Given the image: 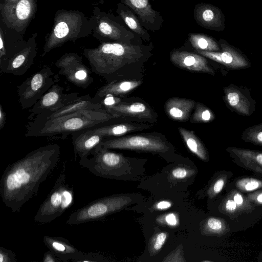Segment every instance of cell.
I'll use <instances>...</instances> for the list:
<instances>
[{
  "label": "cell",
  "mask_w": 262,
  "mask_h": 262,
  "mask_svg": "<svg viewBox=\"0 0 262 262\" xmlns=\"http://www.w3.org/2000/svg\"><path fill=\"white\" fill-rule=\"evenodd\" d=\"M58 81L50 67L44 66L17 86V94L23 110L32 107Z\"/></svg>",
  "instance_id": "52a82bcc"
},
{
  "label": "cell",
  "mask_w": 262,
  "mask_h": 262,
  "mask_svg": "<svg viewBox=\"0 0 262 262\" xmlns=\"http://www.w3.org/2000/svg\"><path fill=\"white\" fill-rule=\"evenodd\" d=\"M132 201L129 196L120 194L95 200L72 212L66 223L70 225H76L100 220L108 214L122 209Z\"/></svg>",
  "instance_id": "8992f818"
},
{
  "label": "cell",
  "mask_w": 262,
  "mask_h": 262,
  "mask_svg": "<svg viewBox=\"0 0 262 262\" xmlns=\"http://www.w3.org/2000/svg\"><path fill=\"white\" fill-rule=\"evenodd\" d=\"M227 98L229 104L234 107L237 106L239 101V96L238 93L235 92L228 93Z\"/></svg>",
  "instance_id": "b9f144b4"
},
{
  "label": "cell",
  "mask_w": 262,
  "mask_h": 262,
  "mask_svg": "<svg viewBox=\"0 0 262 262\" xmlns=\"http://www.w3.org/2000/svg\"><path fill=\"white\" fill-rule=\"evenodd\" d=\"M118 13L127 27L146 41L150 40V35L141 24L138 16L128 7L123 3L118 5Z\"/></svg>",
  "instance_id": "cb8c5ba5"
},
{
  "label": "cell",
  "mask_w": 262,
  "mask_h": 262,
  "mask_svg": "<svg viewBox=\"0 0 262 262\" xmlns=\"http://www.w3.org/2000/svg\"><path fill=\"white\" fill-rule=\"evenodd\" d=\"M178 130L188 149L201 160H208L207 151L195 133L184 127H179Z\"/></svg>",
  "instance_id": "d4e9b609"
},
{
  "label": "cell",
  "mask_w": 262,
  "mask_h": 262,
  "mask_svg": "<svg viewBox=\"0 0 262 262\" xmlns=\"http://www.w3.org/2000/svg\"><path fill=\"white\" fill-rule=\"evenodd\" d=\"M227 151L238 165L262 177V152L235 148Z\"/></svg>",
  "instance_id": "44dd1931"
},
{
  "label": "cell",
  "mask_w": 262,
  "mask_h": 262,
  "mask_svg": "<svg viewBox=\"0 0 262 262\" xmlns=\"http://www.w3.org/2000/svg\"><path fill=\"white\" fill-rule=\"evenodd\" d=\"M232 175L233 173L231 172L225 170L216 173L208 187L207 195L210 199L215 197L221 192L228 180Z\"/></svg>",
  "instance_id": "83f0119b"
},
{
  "label": "cell",
  "mask_w": 262,
  "mask_h": 262,
  "mask_svg": "<svg viewBox=\"0 0 262 262\" xmlns=\"http://www.w3.org/2000/svg\"><path fill=\"white\" fill-rule=\"evenodd\" d=\"M196 103L190 99L173 97L166 102L164 108L171 119L177 121H186L190 117Z\"/></svg>",
  "instance_id": "603a6c76"
},
{
  "label": "cell",
  "mask_w": 262,
  "mask_h": 262,
  "mask_svg": "<svg viewBox=\"0 0 262 262\" xmlns=\"http://www.w3.org/2000/svg\"><path fill=\"white\" fill-rule=\"evenodd\" d=\"M172 203L171 202L163 200L157 203L154 205V209L157 210H165L171 207Z\"/></svg>",
  "instance_id": "ee69618b"
},
{
  "label": "cell",
  "mask_w": 262,
  "mask_h": 262,
  "mask_svg": "<svg viewBox=\"0 0 262 262\" xmlns=\"http://www.w3.org/2000/svg\"><path fill=\"white\" fill-rule=\"evenodd\" d=\"M153 124L143 122L114 123L88 128L105 139L121 137L127 133L151 128Z\"/></svg>",
  "instance_id": "d6986e66"
},
{
  "label": "cell",
  "mask_w": 262,
  "mask_h": 262,
  "mask_svg": "<svg viewBox=\"0 0 262 262\" xmlns=\"http://www.w3.org/2000/svg\"><path fill=\"white\" fill-rule=\"evenodd\" d=\"M74 191L67 183L64 172L61 173L47 198L34 217L40 223L51 222L61 216L74 202Z\"/></svg>",
  "instance_id": "277c9868"
},
{
  "label": "cell",
  "mask_w": 262,
  "mask_h": 262,
  "mask_svg": "<svg viewBox=\"0 0 262 262\" xmlns=\"http://www.w3.org/2000/svg\"><path fill=\"white\" fill-rule=\"evenodd\" d=\"M6 121V113L3 110L2 105H0V129L4 127Z\"/></svg>",
  "instance_id": "f6af8a7d"
},
{
  "label": "cell",
  "mask_w": 262,
  "mask_h": 262,
  "mask_svg": "<svg viewBox=\"0 0 262 262\" xmlns=\"http://www.w3.org/2000/svg\"><path fill=\"white\" fill-rule=\"evenodd\" d=\"M34 56V51L30 49L16 53L5 63L0 65L1 72L23 76L33 64Z\"/></svg>",
  "instance_id": "ffe728a7"
},
{
  "label": "cell",
  "mask_w": 262,
  "mask_h": 262,
  "mask_svg": "<svg viewBox=\"0 0 262 262\" xmlns=\"http://www.w3.org/2000/svg\"><path fill=\"white\" fill-rule=\"evenodd\" d=\"M255 140L258 143L262 144V131L258 132L255 136Z\"/></svg>",
  "instance_id": "bcb514c9"
},
{
  "label": "cell",
  "mask_w": 262,
  "mask_h": 262,
  "mask_svg": "<svg viewBox=\"0 0 262 262\" xmlns=\"http://www.w3.org/2000/svg\"><path fill=\"white\" fill-rule=\"evenodd\" d=\"M188 41L194 50L211 52L221 51L219 42L206 34L199 33H189Z\"/></svg>",
  "instance_id": "484cf974"
},
{
  "label": "cell",
  "mask_w": 262,
  "mask_h": 262,
  "mask_svg": "<svg viewBox=\"0 0 262 262\" xmlns=\"http://www.w3.org/2000/svg\"><path fill=\"white\" fill-rule=\"evenodd\" d=\"M229 195L236 203L241 213L250 212L255 209V205L249 200L247 196H244L240 191L232 190L230 191Z\"/></svg>",
  "instance_id": "4dcf8cb0"
},
{
  "label": "cell",
  "mask_w": 262,
  "mask_h": 262,
  "mask_svg": "<svg viewBox=\"0 0 262 262\" xmlns=\"http://www.w3.org/2000/svg\"><path fill=\"white\" fill-rule=\"evenodd\" d=\"M100 145L109 149H129L154 152H165L169 148L165 138L152 134L122 136L107 138Z\"/></svg>",
  "instance_id": "ba28073f"
},
{
  "label": "cell",
  "mask_w": 262,
  "mask_h": 262,
  "mask_svg": "<svg viewBox=\"0 0 262 262\" xmlns=\"http://www.w3.org/2000/svg\"><path fill=\"white\" fill-rule=\"evenodd\" d=\"M55 66L59 69L58 75L64 76L68 81L78 87L86 89L94 82L92 71L78 55H65L56 62Z\"/></svg>",
  "instance_id": "30bf717a"
},
{
  "label": "cell",
  "mask_w": 262,
  "mask_h": 262,
  "mask_svg": "<svg viewBox=\"0 0 262 262\" xmlns=\"http://www.w3.org/2000/svg\"><path fill=\"white\" fill-rule=\"evenodd\" d=\"M259 258L261 259V260H259V261H262V256H261V258Z\"/></svg>",
  "instance_id": "c3c4849f"
},
{
  "label": "cell",
  "mask_w": 262,
  "mask_h": 262,
  "mask_svg": "<svg viewBox=\"0 0 262 262\" xmlns=\"http://www.w3.org/2000/svg\"><path fill=\"white\" fill-rule=\"evenodd\" d=\"M230 228L227 223L222 219L211 216L204 221L202 225V231L207 235L223 236L228 233Z\"/></svg>",
  "instance_id": "4316f807"
},
{
  "label": "cell",
  "mask_w": 262,
  "mask_h": 262,
  "mask_svg": "<svg viewBox=\"0 0 262 262\" xmlns=\"http://www.w3.org/2000/svg\"><path fill=\"white\" fill-rule=\"evenodd\" d=\"M120 120L104 108L84 110L44 121L32 120L26 125L27 137L67 136Z\"/></svg>",
  "instance_id": "3957f363"
},
{
  "label": "cell",
  "mask_w": 262,
  "mask_h": 262,
  "mask_svg": "<svg viewBox=\"0 0 262 262\" xmlns=\"http://www.w3.org/2000/svg\"><path fill=\"white\" fill-rule=\"evenodd\" d=\"M221 205V211L229 217H236L241 213L238 206L229 195L223 201Z\"/></svg>",
  "instance_id": "d6a6232c"
},
{
  "label": "cell",
  "mask_w": 262,
  "mask_h": 262,
  "mask_svg": "<svg viewBox=\"0 0 262 262\" xmlns=\"http://www.w3.org/2000/svg\"><path fill=\"white\" fill-rule=\"evenodd\" d=\"M43 241L46 247L60 261L76 262L84 253L76 248L68 240L59 236H44Z\"/></svg>",
  "instance_id": "e0dca14e"
},
{
  "label": "cell",
  "mask_w": 262,
  "mask_h": 262,
  "mask_svg": "<svg viewBox=\"0 0 262 262\" xmlns=\"http://www.w3.org/2000/svg\"><path fill=\"white\" fill-rule=\"evenodd\" d=\"M136 14L142 25L147 30L157 31L162 27L163 18L151 6L150 0H121Z\"/></svg>",
  "instance_id": "4fadbf2b"
},
{
  "label": "cell",
  "mask_w": 262,
  "mask_h": 262,
  "mask_svg": "<svg viewBox=\"0 0 262 262\" xmlns=\"http://www.w3.org/2000/svg\"><path fill=\"white\" fill-rule=\"evenodd\" d=\"M42 261L43 262H57L60 260L50 250L45 253Z\"/></svg>",
  "instance_id": "7bdbcfd3"
},
{
  "label": "cell",
  "mask_w": 262,
  "mask_h": 262,
  "mask_svg": "<svg viewBox=\"0 0 262 262\" xmlns=\"http://www.w3.org/2000/svg\"><path fill=\"white\" fill-rule=\"evenodd\" d=\"M71 135L75 158L78 156L80 159L88 157L105 139L88 129Z\"/></svg>",
  "instance_id": "ac0fdd59"
},
{
  "label": "cell",
  "mask_w": 262,
  "mask_h": 262,
  "mask_svg": "<svg viewBox=\"0 0 262 262\" xmlns=\"http://www.w3.org/2000/svg\"><path fill=\"white\" fill-rule=\"evenodd\" d=\"M30 11V5L28 0H21L16 7L17 17L21 20L28 18Z\"/></svg>",
  "instance_id": "d590c367"
},
{
  "label": "cell",
  "mask_w": 262,
  "mask_h": 262,
  "mask_svg": "<svg viewBox=\"0 0 262 262\" xmlns=\"http://www.w3.org/2000/svg\"><path fill=\"white\" fill-rule=\"evenodd\" d=\"M14 254L10 250L4 247H0V262H15Z\"/></svg>",
  "instance_id": "8d00e7d4"
},
{
  "label": "cell",
  "mask_w": 262,
  "mask_h": 262,
  "mask_svg": "<svg viewBox=\"0 0 262 262\" xmlns=\"http://www.w3.org/2000/svg\"><path fill=\"white\" fill-rule=\"evenodd\" d=\"M221 48L219 52L193 50V51L223 64L232 67H241L247 64L245 58L225 40L218 41Z\"/></svg>",
  "instance_id": "9a60e30c"
},
{
  "label": "cell",
  "mask_w": 262,
  "mask_h": 262,
  "mask_svg": "<svg viewBox=\"0 0 262 262\" xmlns=\"http://www.w3.org/2000/svg\"><path fill=\"white\" fill-rule=\"evenodd\" d=\"M78 164L97 176L117 179L123 174L127 159L99 145L88 157L80 159Z\"/></svg>",
  "instance_id": "5b68a950"
},
{
  "label": "cell",
  "mask_w": 262,
  "mask_h": 262,
  "mask_svg": "<svg viewBox=\"0 0 262 262\" xmlns=\"http://www.w3.org/2000/svg\"><path fill=\"white\" fill-rule=\"evenodd\" d=\"M102 261L100 255L96 253H84L76 262H98Z\"/></svg>",
  "instance_id": "60d3db41"
},
{
  "label": "cell",
  "mask_w": 262,
  "mask_h": 262,
  "mask_svg": "<svg viewBox=\"0 0 262 262\" xmlns=\"http://www.w3.org/2000/svg\"><path fill=\"white\" fill-rule=\"evenodd\" d=\"M0 42H1L0 49H2L3 48L4 43H3V39L1 37L0 38Z\"/></svg>",
  "instance_id": "7dc6e473"
},
{
  "label": "cell",
  "mask_w": 262,
  "mask_h": 262,
  "mask_svg": "<svg viewBox=\"0 0 262 262\" xmlns=\"http://www.w3.org/2000/svg\"><path fill=\"white\" fill-rule=\"evenodd\" d=\"M64 88L57 82L29 110V119L45 112H53L75 100L79 96L78 92L64 94Z\"/></svg>",
  "instance_id": "8fae6325"
},
{
  "label": "cell",
  "mask_w": 262,
  "mask_h": 262,
  "mask_svg": "<svg viewBox=\"0 0 262 262\" xmlns=\"http://www.w3.org/2000/svg\"><path fill=\"white\" fill-rule=\"evenodd\" d=\"M149 45L107 42L85 51L92 72L103 77L107 83L120 80L127 67L146 61L152 55Z\"/></svg>",
  "instance_id": "7a4b0ae2"
},
{
  "label": "cell",
  "mask_w": 262,
  "mask_h": 262,
  "mask_svg": "<svg viewBox=\"0 0 262 262\" xmlns=\"http://www.w3.org/2000/svg\"><path fill=\"white\" fill-rule=\"evenodd\" d=\"M168 237V233L160 232L155 234L149 242L148 249L151 255L158 253L163 247Z\"/></svg>",
  "instance_id": "1f68e13d"
},
{
  "label": "cell",
  "mask_w": 262,
  "mask_h": 262,
  "mask_svg": "<svg viewBox=\"0 0 262 262\" xmlns=\"http://www.w3.org/2000/svg\"><path fill=\"white\" fill-rule=\"evenodd\" d=\"M194 112L190 116V121L192 123L207 122L213 118L210 110L200 103H196Z\"/></svg>",
  "instance_id": "f546056e"
},
{
  "label": "cell",
  "mask_w": 262,
  "mask_h": 262,
  "mask_svg": "<svg viewBox=\"0 0 262 262\" xmlns=\"http://www.w3.org/2000/svg\"><path fill=\"white\" fill-rule=\"evenodd\" d=\"M142 83L139 80H117L108 82L100 87L92 98L95 103L107 96L121 97L125 95L140 86Z\"/></svg>",
  "instance_id": "7402d4cb"
},
{
  "label": "cell",
  "mask_w": 262,
  "mask_h": 262,
  "mask_svg": "<svg viewBox=\"0 0 262 262\" xmlns=\"http://www.w3.org/2000/svg\"><path fill=\"white\" fill-rule=\"evenodd\" d=\"M170 59L174 65L188 71L210 74L213 73L205 57L193 51L174 50L170 53Z\"/></svg>",
  "instance_id": "5bb4252c"
},
{
  "label": "cell",
  "mask_w": 262,
  "mask_h": 262,
  "mask_svg": "<svg viewBox=\"0 0 262 262\" xmlns=\"http://www.w3.org/2000/svg\"><path fill=\"white\" fill-rule=\"evenodd\" d=\"M69 28L67 24L63 21L59 23L54 29V34L58 38H62L68 34Z\"/></svg>",
  "instance_id": "f35d334b"
},
{
  "label": "cell",
  "mask_w": 262,
  "mask_h": 262,
  "mask_svg": "<svg viewBox=\"0 0 262 262\" xmlns=\"http://www.w3.org/2000/svg\"><path fill=\"white\" fill-rule=\"evenodd\" d=\"M194 173V171L190 168L178 166L171 171V176L176 180H182L187 178Z\"/></svg>",
  "instance_id": "e575fe53"
},
{
  "label": "cell",
  "mask_w": 262,
  "mask_h": 262,
  "mask_svg": "<svg viewBox=\"0 0 262 262\" xmlns=\"http://www.w3.org/2000/svg\"><path fill=\"white\" fill-rule=\"evenodd\" d=\"M234 186L242 192H251L262 188V180L252 177H243L237 179Z\"/></svg>",
  "instance_id": "f1b7e54d"
},
{
  "label": "cell",
  "mask_w": 262,
  "mask_h": 262,
  "mask_svg": "<svg viewBox=\"0 0 262 262\" xmlns=\"http://www.w3.org/2000/svg\"><path fill=\"white\" fill-rule=\"evenodd\" d=\"M105 110L120 120L151 124L157 121V113L148 103L141 100L123 99L116 105Z\"/></svg>",
  "instance_id": "9c48e42d"
},
{
  "label": "cell",
  "mask_w": 262,
  "mask_h": 262,
  "mask_svg": "<svg viewBox=\"0 0 262 262\" xmlns=\"http://www.w3.org/2000/svg\"><path fill=\"white\" fill-rule=\"evenodd\" d=\"M196 23L206 29L221 32L225 29V16L222 10L209 3H200L193 9Z\"/></svg>",
  "instance_id": "7c38bea8"
},
{
  "label": "cell",
  "mask_w": 262,
  "mask_h": 262,
  "mask_svg": "<svg viewBox=\"0 0 262 262\" xmlns=\"http://www.w3.org/2000/svg\"><path fill=\"white\" fill-rule=\"evenodd\" d=\"M60 146L49 144L39 147L4 170L0 180L3 202L13 212L36 196L40 184L52 172L59 160Z\"/></svg>",
  "instance_id": "6da1fadb"
},
{
  "label": "cell",
  "mask_w": 262,
  "mask_h": 262,
  "mask_svg": "<svg viewBox=\"0 0 262 262\" xmlns=\"http://www.w3.org/2000/svg\"><path fill=\"white\" fill-rule=\"evenodd\" d=\"M103 108L100 103H95L89 95L79 96L75 100L68 103L57 111L45 112L36 116L33 120L36 121H44L84 110Z\"/></svg>",
  "instance_id": "2e32d148"
},
{
  "label": "cell",
  "mask_w": 262,
  "mask_h": 262,
  "mask_svg": "<svg viewBox=\"0 0 262 262\" xmlns=\"http://www.w3.org/2000/svg\"><path fill=\"white\" fill-rule=\"evenodd\" d=\"M163 261H185L182 251L180 249H176L163 260Z\"/></svg>",
  "instance_id": "74e56055"
},
{
  "label": "cell",
  "mask_w": 262,
  "mask_h": 262,
  "mask_svg": "<svg viewBox=\"0 0 262 262\" xmlns=\"http://www.w3.org/2000/svg\"><path fill=\"white\" fill-rule=\"evenodd\" d=\"M247 198L253 204L262 205V188L251 192Z\"/></svg>",
  "instance_id": "ab89813d"
},
{
  "label": "cell",
  "mask_w": 262,
  "mask_h": 262,
  "mask_svg": "<svg viewBox=\"0 0 262 262\" xmlns=\"http://www.w3.org/2000/svg\"><path fill=\"white\" fill-rule=\"evenodd\" d=\"M158 223L170 227H176L179 225V218L177 213H168L158 216L157 219Z\"/></svg>",
  "instance_id": "836d02e7"
}]
</instances>
